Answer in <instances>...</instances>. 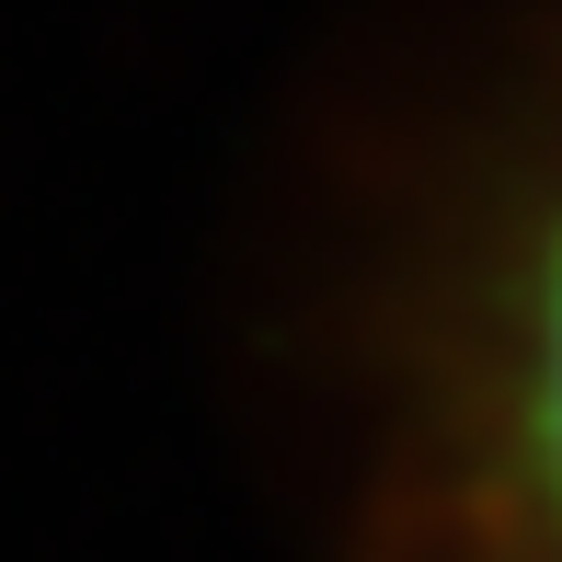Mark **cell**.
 <instances>
[{
  "label": "cell",
  "instance_id": "obj_1",
  "mask_svg": "<svg viewBox=\"0 0 562 562\" xmlns=\"http://www.w3.org/2000/svg\"><path fill=\"white\" fill-rule=\"evenodd\" d=\"M345 402L334 562H562V46L391 218Z\"/></svg>",
  "mask_w": 562,
  "mask_h": 562
}]
</instances>
